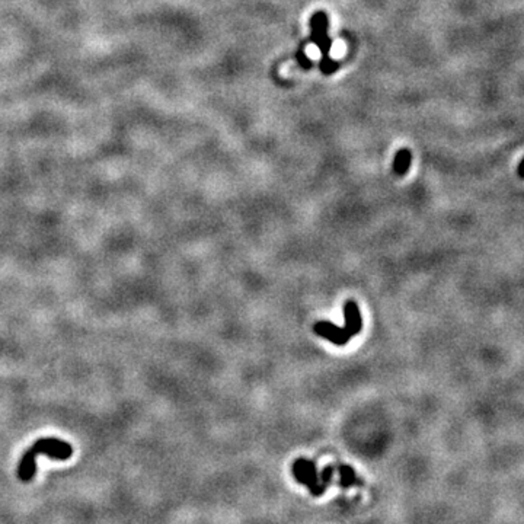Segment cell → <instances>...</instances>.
Wrapping results in <instances>:
<instances>
[{
  "label": "cell",
  "mask_w": 524,
  "mask_h": 524,
  "mask_svg": "<svg viewBox=\"0 0 524 524\" xmlns=\"http://www.w3.org/2000/svg\"><path fill=\"white\" fill-rule=\"evenodd\" d=\"M48 456L54 460H69L73 456V447L65 440L54 437L40 438L23 453L18 464V478L22 482H30L37 474V457Z\"/></svg>",
  "instance_id": "6da1fadb"
},
{
  "label": "cell",
  "mask_w": 524,
  "mask_h": 524,
  "mask_svg": "<svg viewBox=\"0 0 524 524\" xmlns=\"http://www.w3.org/2000/svg\"><path fill=\"white\" fill-rule=\"evenodd\" d=\"M328 16L325 12H316L311 18V30H312V40L319 47L322 59H320V70L325 74H333L338 69V62L330 57V38L328 37Z\"/></svg>",
  "instance_id": "7a4b0ae2"
},
{
  "label": "cell",
  "mask_w": 524,
  "mask_h": 524,
  "mask_svg": "<svg viewBox=\"0 0 524 524\" xmlns=\"http://www.w3.org/2000/svg\"><path fill=\"white\" fill-rule=\"evenodd\" d=\"M293 474H294V478L297 479V482L305 484L311 488V492L313 495H320V494L325 492L322 489L320 484H319L316 464L313 462L306 460V459L296 460L294 464H293Z\"/></svg>",
  "instance_id": "3957f363"
},
{
  "label": "cell",
  "mask_w": 524,
  "mask_h": 524,
  "mask_svg": "<svg viewBox=\"0 0 524 524\" xmlns=\"http://www.w3.org/2000/svg\"><path fill=\"white\" fill-rule=\"evenodd\" d=\"M313 330L323 340L333 342L335 345H340V347L345 345L352 338L345 328H338L335 323L328 322V320H320L315 323Z\"/></svg>",
  "instance_id": "277c9868"
},
{
  "label": "cell",
  "mask_w": 524,
  "mask_h": 524,
  "mask_svg": "<svg viewBox=\"0 0 524 524\" xmlns=\"http://www.w3.org/2000/svg\"><path fill=\"white\" fill-rule=\"evenodd\" d=\"M344 318H345L344 328L348 330V334L354 338L363 329V319H362L360 311H358L357 303L354 300H347L345 301Z\"/></svg>",
  "instance_id": "5b68a950"
},
{
  "label": "cell",
  "mask_w": 524,
  "mask_h": 524,
  "mask_svg": "<svg viewBox=\"0 0 524 524\" xmlns=\"http://www.w3.org/2000/svg\"><path fill=\"white\" fill-rule=\"evenodd\" d=\"M411 162H412V155L408 149H401L394 159V171L396 175L403 177L409 168H411Z\"/></svg>",
  "instance_id": "8992f818"
},
{
  "label": "cell",
  "mask_w": 524,
  "mask_h": 524,
  "mask_svg": "<svg viewBox=\"0 0 524 524\" xmlns=\"http://www.w3.org/2000/svg\"><path fill=\"white\" fill-rule=\"evenodd\" d=\"M338 472H340V476H341V485L348 488L354 484H357V476H355V472L354 469L348 464H341L338 467Z\"/></svg>",
  "instance_id": "52a82bcc"
},
{
  "label": "cell",
  "mask_w": 524,
  "mask_h": 524,
  "mask_svg": "<svg viewBox=\"0 0 524 524\" xmlns=\"http://www.w3.org/2000/svg\"><path fill=\"white\" fill-rule=\"evenodd\" d=\"M297 62H299V65L301 67H305V69H311L312 67V62L308 59L306 52H305V48H303V47L297 52Z\"/></svg>",
  "instance_id": "ba28073f"
},
{
  "label": "cell",
  "mask_w": 524,
  "mask_h": 524,
  "mask_svg": "<svg viewBox=\"0 0 524 524\" xmlns=\"http://www.w3.org/2000/svg\"><path fill=\"white\" fill-rule=\"evenodd\" d=\"M520 175H521V177H524V160H523L521 167H520Z\"/></svg>",
  "instance_id": "9c48e42d"
}]
</instances>
